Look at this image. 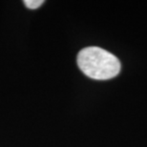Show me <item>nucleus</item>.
I'll use <instances>...</instances> for the list:
<instances>
[{
    "mask_svg": "<svg viewBox=\"0 0 147 147\" xmlns=\"http://www.w3.org/2000/svg\"><path fill=\"white\" fill-rule=\"evenodd\" d=\"M78 65L85 76L107 80L119 75L120 62L113 54L99 47H87L78 53Z\"/></svg>",
    "mask_w": 147,
    "mask_h": 147,
    "instance_id": "nucleus-1",
    "label": "nucleus"
},
{
    "mask_svg": "<svg viewBox=\"0 0 147 147\" xmlns=\"http://www.w3.org/2000/svg\"><path fill=\"white\" fill-rule=\"evenodd\" d=\"M44 3L43 0H24V4L27 8L34 10V9L39 8Z\"/></svg>",
    "mask_w": 147,
    "mask_h": 147,
    "instance_id": "nucleus-2",
    "label": "nucleus"
}]
</instances>
